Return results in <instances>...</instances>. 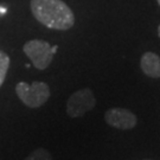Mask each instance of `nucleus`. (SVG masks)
<instances>
[{"mask_svg":"<svg viewBox=\"0 0 160 160\" xmlns=\"http://www.w3.org/2000/svg\"><path fill=\"white\" fill-rule=\"evenodd\" d=\"M30 7L33 17L49 29L67 31L74 26V13L62 0H31Z\"/></svg>","mask_w":160,"mask_h":160,"instance_id":"nucleus-1","label":"nucleus"},{"mask_svg":"<svg viewBox=\"0 0 160 160\" xmlns=\"http://www.w3.org/2000/svg\"><path fill=\"white\" fill-rule=\"evenodd\" d=\"M16 92L22 102L29 108H39L50 97V88L44 82L36 81L31 84L19 82L16 86Z\"/></svg>","mask_w":160,"mask_h":160,"instance_id":"nucleus-2","label":"nucleus"},{"mask_svg":"<svg viewBox=\"0 0 160 160\" xmlns=\"http://www.w3.org/2000/svg\"><path fill=\"white\" fill-rule=\"evenodd\" d=\"M25 55L31 59L34 68L38 70H45L53 59V51L52 46L45 42L40 39H32L26 42L23 46Z\"/></svg>","mask_w":160,"mask_h":160,"instance_id":"nucleus-3","label":"nucleus"},{"mask_svg":"<svg viewBox=\"0 0 160 160\" xmlns=\"http://www.w3.org/2000/svg\"><path fill=\"white\" fill-rule=\"evenodd\" d=\"M96 104V98L94 92L89 88H84L71 94L67 102V114L70 118H81L94 109Z\"/></svg>","mask_w":160,"mask_h":160,"instance_id":"nucleus-4","label":"nucleus"},{"mask_svg":"<svg viewBox=\"0 0 160 160\" xmlns=\"http://www.w3.org/2000/svg\"><path fill=\"white\" fill-rule=\"evenodd\" d=\"M104 121L109 126L127 131L132 129L138 125V118L134 113L126 108H110L104 113Z\"/></svg>","mask_w":160,"mask_h":160,"instance_id":"nucleus-5","label":"nucleus"},{"mask_svg":"<svg viewBox=\"0 0 160 160\" xmlns=\"http://www.w3.org/2000/svg\"><path fill=\"white\" fill-rule=\"evenodd\" d=\"M140 67L142 72L152 78H160V57L154 52H146L143 53Z\"/></svg>","mask_w":160,"mask_h":160,"instance_id":"nucleus-6","label":"nucleus"},{"mask_svg":"<svg viewBox=\"0 0 160 160\" xmlns=\"http://www.w3.org/2000/svg\"><path fill=\"white\" fill-rule=\"evenodd\" d=\"M10 67V57L6 52L0 50V87L2 86Z\"/></svg>","mask_w":160,"mask_h":160,"instance_id":"nucleus-7","label":"nucleus"},{"mask_svg":"<svg viewBox=\"0 0 160 160\" xmlns=\"http://www.w3.org/2000/svg\"><path fill=\"white\" fill-rule=\"evenodd\" d=\"M24 160H53L49 151L45 148H37L31 152Z\"/></svg>","mask_w":160,"mask_h":160,"instance_id":"nucleus-8","label":"nucleus"},{"mask_svg":"<svg viewBox=\"0 0 160 160\" xmlns=\"http://www.w3.org/2000/svg\"><path fill=\"white\" fill-rule=\"evenodd\" d=\"M158 33H159V37H160V25H159V28H158Z\"/></svg>","mask_w":160,"mask_h":160,"instance_id":"nucleus-9","label":"nucleus"},{"mask_svg":"<svg viewBox=\"0 0 160 160\" xmlns=\"http://www.w3.org/2000/svg\"><path fill=\"white\" fill-rule=\"evenodd\" d=\"M157 1H158V4H159V5H160V0H157Z\"/></svg>","mask_w":160,"mask_h":160,"instance_id":"nucleus-10","label":"nucleus"},{"mask_svg":"<svg viewBox=\"0 0 160 160\" xmlns=\"http://www.w3.org/2000/svg\"><path fill=\"white\" fill-rule=\"evenodd\" d=\"M143 160H152V159H143Z\"/></svg>","mask_w":160,"mask_h":160,"instance_id":"nucleus-11","label":"nucleus"}]
</instances>
